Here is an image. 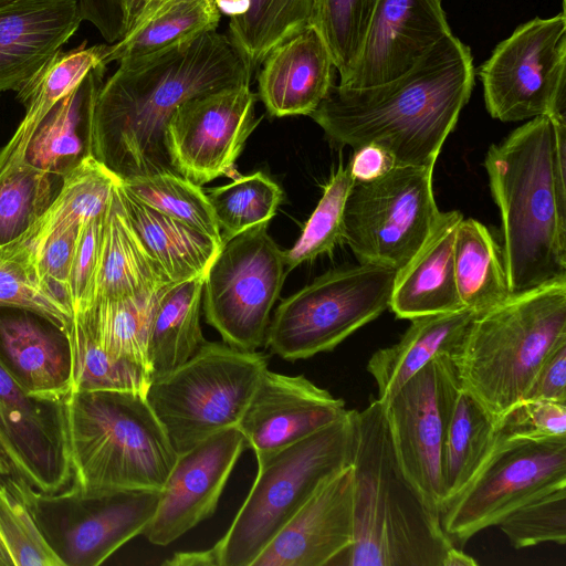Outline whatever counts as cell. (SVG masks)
Masks as SVG:
<instances>
[{"label":"cell","mask_w":566,"mask_h":566,"mask_svg":"<svg viewBox=\"0 0 566 566\" xmlns=\"http://www.w3.org/2000/svg\"><path fill=\"white\" fill-rule=\"evenodd\" d=\"M433 167L395 166L355 180L343 212L342 242L360 263L401 270L423 245L441 211L432 188Z\"/></svg>","instance_id":"30bf717a"},{"label":"cell","mask_w":566,"mask_h":566,"mask_svg":"<svg viewBox=\"0 0 566 566\" xmlns=\"http://www.w3.org/2000/svg\"><path fill=\"white\" fill-rule=\"evenodd\" d=\"M566 342V281L512 294L476 315L450 358L461 387L497 422Z\"/></svg>","instance_id":"5b68a950"},{"label":"cell","mask_w":566,"mask_h":566,"mask_svg":"<svg viewBox=\"0 0 566 566\" xmlns=\"http://www.w3.org/2000/svg\"><path fill=\"white\" fill-rule=\"evenodd\" d=\"M461 385L449 355H438L387 402L385 415L400 465L428 507L440 516L441 455Z\"/></svg>","instance_id":"9a60e30c"},{"label":"cell","mask_w":566,"mask_h":566,"mask_svg":"<svg viewBox=\"0 0 566 566\" xmlns=\"http://www.w3.org/2000/svg\"><path fill=\"white\" fill-rule=\"evenodd\" d=\"M8 1H12V0H0V3L8 2Z\"/></svg>","instance_id":"680465c9"},{"label":"cell","mask_w":566,"mask_h":566,"mask_svg":"<svg viewBox=\"0 0 566 566\" xmlns=\"http://www.w3.org/2000/svg\"><path fill=\"white\" fill-rule=\"evenodd\" d=\"M354 181L349 164L340 165L324 187L323 196L300 238L290 250L284 251L287 271L322 254L332 253L342 242L344 206Z\"/></svg>","instance_id":"60d3db41"},{"label":"cell","mask_w":566,"mask_h":566,"mask_svg":"<svg viewBox=\"0 0 566 566\" xmlns=\"http://www.w3.org/2000/svg\"><path fill=\"white\" fill-rule=\"evenodd\" d=\"M378 0H315L310 25L343 77L354 63Z\"/></svg>","instance_id":"b9f144b4"},{"label":"cell","mask_w":566,"mask_h":566,"mask_svg":"<svg viewBox=\"0 0 566 566\" xmlns=\"http://www.w3.org/2000/svg\"><path fill=\"white\" fill-rule=\"evenodd\" d=\"M504 438H566V403L549 400H522L497 422Z\"/></svg>","instance_id":"c3c4849f"},{"label":"cell","mask_w":566,"mask_h":566,"mask_svg":"<svg viewBox=\"0 0 566 566\" xmlns=\"http://www.w3.org/2000/svg\"><path fill=\"white\" fill-rule=\"evenodd\" d=\"M71 358V392L135 390L146 392L149 377L140 369L113 358L95 337L84 313H73L64 328Z\"/></svg>","instance_id":"74e56055"},{"label":"cell","mask_w":566,"mask_h":566,"mask_svg":"<svg viewBox=\"0 0 566 566\" xmlns=\"http://www.w3.org/2000/svg\"><path fill=\"white\" fill-rule=\"evenodd\" d=\"M61 178L60 190L38 220L21 235L0 245L4 254L33 270L50 235L62 228L82 226L104 213L120 181L92 155L84 156Z\"/></svg>","instance_id":"4316f807"},{"label":"cell","mask_w":566,"mask_h":566,"mask_svg":"<svg viewBox=\"0 0 566 566\" xmlns=\"http://www.w3.org/2000/svg\"><path fill=\"white\" fill-rule=\"evenodd\" d=\"M205 276L171 283L157 293L147 340L150 381L184 364L206 342L200 324Z\"/></svg>","instance_id":"4dcf8cb0"},{"label":"cell","mask_w":566,"mask_h":566,"mask_svg":"<svg viewBox=\"0 0 566 566\" xmlns=\"http://www.w3.org/2000/svg\"><path fill=\"white\" fill-rule=\"evenodd\" d=\"M258 73V95L275 117L310 116L334 84L329 51L310 24L274 46Z\"/></svg>","instance_id":"cb8c5ba5"},{"label":"cell","mask_w":566,"mask_h":566,"mask_svg":"<svg viewBox=\"0 0 566 566\" xmlns=\"http://www.w3.org/2000/svg\"><path fill=\"white\" fill-rule=\"evenodd\" d=\"M266 368L258 350L206 340L184 364L151 380L145 397L181 454L238 424Z\"/></svg>","instance_id":"ba28073f"},{"label":"cell","mask_w":566,"mask_h":566,"mask_svg":"<svg viewBox=\"0 0 566 566\" xmlns=\"http://www.w3.org/2000/svg\"><path fill=\"white\" fill-rule=\"evenodd\" d=\"M216 0H123L120 39L108 45L105 63H137L217 31Z\"/></svg>","instance_id":"d4e9b609"},{"label":"cell","mask_w":566,"mask_h":566,"mask_svg":"<svg viewBox=\"0 0 566 566\" xmlns=\"http://www.w3.org/2000/svg\"><path fill=\"white\" fill-rule=\"evenodd\" d=\"M206 193L223 242L251 228L269 223L283 198L279 185L262 171L239 176L232 182L211 188Z\"/></svg>","instance_id":"f35d334b"},{"label":"cell","mask_w":566,"mask_h":566,"mask_svg":"<svg viewBox=\"0 0 566 566\" xmlns=\"http://www.w3.org/2000/svg\"><path fill=\"white\" fill-rule=\"evenodd\" d=\"M563 485L566 438H504L497 433L485 462L443 509L440 522L452 543L462 546L517 507Z\"/></svg>","instance_id":"5bb4252c"},{"label":"cell","mask_w":566,"mask_h":566,"mask_svg":"<svg viewBox=\"0 0 566 566\" xmlns=\"http://www.w3.org/2000/svg\"><path fill=\"white\" fill-rule=\"evenodd\" d=\"M476 315L462 308L410 319L396 344L378 349L368 360L367 370L377 385V399L387 402L434 357L450 356Z\"/></svg>","instance_id":"83f0119b"},{"label":"cell","mask_w":566,"mask_h":566,"mask_svg":"<svg viewBox=\"0 0 566 566\" xmlns=\"http://www.w3.org/2000/svg\"><path fill=\"white\" fill-rule=\"evenodd\" d=\"M65 408L71 484L85 492H160L178 454L145 392H70Z\"/></svg>","instance_id":"8992f818"},{"label":"cell","mask_w":566,"mask_h":566,"mask_svg":"<svg viewBox=\"0 0 566 566\" xmlns=\"http://www.w3.org/2000/svg\"><path fill=\"white\" fill-rule=\"evenodd\" d=\"M352 465L327 479L251 566H328L353 541Z\"/></svg>","instance_id":"44dd1931"},{"label":"cell","mask_w":566,"mask_h":566,"mask_svg":"<svg viewBox=\"0 0 566 566\" xmlns=\"http://www.w3.org/2000/svg\"><path fill=\"white\" fill-rule=\"evenodd\" d=\"M315 0H249L247 11L230 17L229 38L256 71L277 44L310 24Z\"/></svg>","instance_id":"8d00e7d4"},{"label":"cell","mask_w":566,"mask_h":566,"mask_svg":"<svg viewBox=\"0 0 566 566\" xmlns=\"http://www.w3.org/2000/svg\"><path fill=\"white\" fill-rule=\"evenodd\" d=\"M522 400L566 403V342L560 343L548 354Z\"/></svg>","instance_id":"f907efd6"},{"label":"cell","mask_w":566,"mask_h":566,"mask_svg":"<svg viewBox=\"0 0 566 566\" xmlns=\"http://www.w3.org/2000/svg\"><path fill=\"white\" fill-rule=\"evenodd\" d=\"M80 228L73 226L53 232L34 262L39 279L67 306V281Z\"/></svg>","instance_id":"681fc988"},{"label":"cell","mask_w":566,"mask_h":566,"mask_svg":"<svg viewBox=\"0 0 566 566\" xmlns=\"http://www.w3.org/2000/svg\"><path fill=\"white\" fill-rule=\"evenodd\" d=\"M84 19L77 0L0 3V93L18 91L73 36Z\"/></svg>","instance_id":"7402d4cb"},{"label":"cell","mask_w":566,"mask_h":566,"mask_svg":"<svg viewBox=\"0 0 566 566\" xmlns=\"http://www.w3.org/2000/svg\"><path fill=\"white\" fill-rule=\"evenodd\" d=\"M0 308H20L46 317L61 328L72 312L29 265L12 259L0 248Z\"/></svg>","instance_id":"bcb514c9"},{"label":"cell","mask_w":566,"mask_h":566,"mask_svg":"<svg viewBox=\"0 0 566 566\" xmlns=\"http://www.w3.org/2000/svg\"><path fill=\"white\" fill-rule=\"evenodd\" d=\"M158 292L98 298L78 312L85 314L95 337L113 358L143 370L149 379L148 329Z\"/></svg>","instance_id":"d590c367"},{"label":"cell","mask_w":566,"mask_h":566,"mask_svg":"<svg viewBox=\"0 0 566 566\" xmlns=\"http://www.w3.org/2000/svg\"><path fill=\"white\" fill-rule=\"evenodd\" d=\"M450 33L441 0H378L359 52L338 85L365 88L391 82Z\"/></svg>","instance_id":"d6986e66"},{"label":"cell","mask_w":566,"mask_h":566,"mask_svg":"<svg viewBox=\"0 0 566 566\" xmlns=\"http://www.w3.org/2000/svg\"><path fill=\"white\" fill-rule=\"evenodd\" d=\"M396 274L371 263L324 273L280 303L264 345L291 361L333 350L389 307Z\"/></svg>","instance_id":"9c48e42d"},{"label":"cell","mask_w":566,"mask_h":566,"mask_svg":"<svg viewBox=\"0 0 566 566\" xmlns=\"http://www.w3.org/2000/svg\"><path fill=\"white\" fill-rule=\"evenodd\" d=\"M348 164L352 175L357 181L376 179L396 166L392 156L386 149L375 144H368L355 149L354 156Z\"/></svg>","instance_id":"816d5d0a"},{"label":"cell","mask_w":566,"mask_h":566,"mask_svg":"<svg viewBox=\"0 0 566 566\" xmlns=\"http://www.w3.org/2000/svg\"><path fill=\"white\" fill-rule=\"evenodd\" d=\"M0 536L13 566H64L45 541L11 475L0 482Z\"/></svg>","instance_id":"ee69618b"},{"label":"cell","mask_w":566,"mask_h":566,"mask_svg":"<svg viewBox=\"0 0 566 566\" xmlns=\"http://www.w3.org/2000/svg\"><path fill=\"white\" fill-rule=\"evenodd\" d=\"M216 4L220 12L235 17L247 11L249 0H216Z\"/></svg>","instance_id":"11a10c76"},{"label":"cell","mask_w":566,"mask_h":566,"mask_svg":"<svg viewBox=\"0 0 566 566\" xmlns=\"http://www.w3.org/2000/svg\"><path fill=\"white\" fill-rule=\"evenodd\" d=\"M252 70L228 34L212 31L154 57L118 64L101 86L87 125V154L120 180L177 174L165 130L188 99L241 84Z\"/></svg>","instance_id":"6da1fadb"},{"label":"cell","mask_w":566,"mask_h":566,"mask_svg":"<svg viewBox=\"0 0 566 566\" xmlns=\"http://www.w3.org/2000/svg\"><path fill=\"white\" fill-rule=\"evenodd\" d=\"M107 210L78 230L66 292L72 314L88 310L95 302Z\"/></svg>","instance_id":"7dc6e473"},{"label":"cell","mask_w":566,"mask_h":566,"mask_svg":"<svg viewBox=\"0 0 566 566\" xmlns=\"http://www.w3.org/2000/svg\"><path fill=\"white\" fill-rule=\"evenodd\" d=\"M485 107L501 122L565 115L566 10L520 24L479 67Z\"/></svg>","instance_id":"7c38bea8"},{"label":"cell","mask_w":566,"mask_h":566,"mask_svg":"<svg viewBox=\"0 0 566 566\" xmlns=\"http://www.w3.org/2000/svg\"><path fill=\"white\" fill-rule=\"evenodd\" d=\"M496 439L495 420L467 390L460 387L442 446L441 512L471 482L491 453Z\"/></svg>","instance_id":"836d02e7"},{"label":"cell","mask_w":566,"mask_h":566,"mask_svg":"<svg viewBox=\"0 0 566 566\" xmlns=\"http://www.w3.org/2000/svg\"><path fill=\"white\" fill-rule=\"evenodd\" d=\"M117 186L106 216L95 301L155 293L172 283L132 229Z\"/></svg>","instance_id":"d6a6232c"},{"label":"cell","mask_w":566,"mask_h":566,"mask_svg":"<svg viewBox=\"0 0 566 566\" xmlns=\"http://www.w3.org/2000/svg\"><path fill=\"white\" fill-rule=\"evenodd\" d=\"M117 193L135 234L172 283L206 275L223 243L143 203L120 181Z\"/></svg>","instance_id":"f1b7e54d"},{"label":"cell","mask_w":566,"mask_h":566,"mask_svg":"<svg viewBox=\"0 0 566 566\" xmlns=\"http://www.w3.org/2000/svg\"><path fill=\"white\" fill-rule=\"evenodd\" d=\"M143 203L223 243L207 193L179 174L163 172L120 180Z\"/></svg>","instance_id":"ab89813d"},{"label":"cell","mask_w":566,"mask_h":566,"mask_svg":"<svg viewBox=\"0 0 566 566\" xmlns=\"http://www.w3.org/2000/svg\"><path fill=\"white\" fill-rule=\"evenodd\" d=\"M357 410L256 459L255 480L227 533L213 545L219 566H251L274 535L335 473L352 465Z\"/></svg>","instance_id":"52a82bcc"},{"label":"cell","mask_w":566,"mask_h":566,"mask_svg":"<svg viewBox=\"0 0 566 566\" xmlns=\"http://www.w3.org/2000/svg\"><path fill=\"white\" fill-rule=\"evenodd\" d=\"M106 63L94 67L72 92L48 114L25 150V161L53 176L62 177L87 154L86 136L78 130L88 118L104 83Z\"/></svg>","instance_id":"1f68e13d"},{"label":"cell","mask_w":566,"mask_h":566,"mask_svg":"<svg viewBox=\"0 0 566 566\" xmlns=\"http://www.w3.org/2000/svg\"><path fill=\"white\" fill-rule=\"evenodd\" d=\"M0 566H13L11 555L0 536Z\"/></svg>","instance_id":"9f6ffc18"},{"label":"cell","mask_w":566,"mask_h":566,"mask_svg":"<svg viewBox=\"0 0 566 566\" xmlns=\"http://www.w3.org/2000/svg\"><path fill=\"white\" fill-rule=\"evenodd\" d=\"M511 294L566 281V115L538 116L484 160Z\"/></svg>","instance_id":"3957f363"},{"label":"cell","mask_w":566,"mask_h":566,"mask_svg":"<svg viewBox=\"0 0 566 566\" xmlns=\"http://www.w3.org/2000/svg\"><path fill=\"white\" fill-rule=\"evenodd\" d=\"M108 45H82L59 51L18 91L17 98L25 113L9 142L0 149V179L25 161V150L33 134L53 107L101 63Z\"/></svg>","instance_id":"f546056e"},{"label":"cell","mask_w":566,"mask_h":566,"mask_svg":"<svg viewBox=\"0 0 566 566\" xmlns=\"http://www.w3.org/2000/svg\"><path fill=\"white\" fill-rule=\"evenodd\" d=\"M453 258L457 291L464 308L480 315L512 295L501 249L478 220L460 221Z\"/></svg>","instance_id":"e575fe53"},{"label":"cell","mask_w":566,"mask_h":566,"mask_svg":"<svg viewBox=\"0 0 566 566\" xmlns=\"http://www.w3.org/2000/svg\"><path fill=\"white\" fill-rule=\"evenodd\" d=\"M0 364L33 397L61 400L71 392L67 336L34 312L0 308Z\"/></svg>","instance_id":"603a6c76"},{"label":"cell","mask_w":566,"mask_h":566,"mask_svg":"<svg viewBox=\"0 0 566 566\" xmlns=\"http://www.w3.org/2000/svg\"><path fill=\"white\" fill-rule=\"evenodd\" d=\"M512 546L566 543V485L554 489L507 514L499 524Z\"/></svg>","instance_id":"f6af8a7d"},{"label":"cell","mask_w":566,"mask_h":566,"mask_svg":"<svg viewBox=\"0 0 566 566\" xmlns=\"http://www.w3.org/2000/svg\"><path fill=\"white\" fill-rule=\"evenodd\" d=\"M463 216L441 212L430 235L415 256L397 272L389 307L399 318L464 308L455 284L454 241Z\"/></svg>","instance_id":"484cf974"},{"label":"cell","mask_w":566,"mask_h":566,"mask_svg":"<svg viewBox=\"0 0 566 566\" xmlns=\"http://www.w3.org/2000/svg\"><path fill=\"white\" fill-rule=\"evenodd\" d=\"M245 447L243 434L230 427L178 454L143 535L166 546L212 516Z\"/></svg>","instance_id":"ac0fdd59"},{"label":"cell","mask_w":566,"mask_h":566,"mask_svg":"<svg viewBox=\"0 0 566 566\" xmlns=\"http://www.w3.org/2000/svg\"><path fill=\"white\" fill-rule=\"evenodd\" d=\"M471 50L452 33L410 71L377 86L333 84L310 115L337 146L386 149L396 166L433 167L474 85Z\"/></svg>","instance_id":"7a4b0ae2"},{"label":"cell","mask_w":566,"mask_h":566,"mask_svg":"<svg viewBox=\"0 0 566 566\" xmlns=\"http://www.w3.org/2000/svg\"><path fill=\"white\" fill-rule=\"evenodd\" d=\"M250 85L207 93L176 108L165 146L177 174L199 186L221 176L234 178L235 161L261 120Z\"/></svg>","instance_id":"2e32d148"},{"label":"cell","mask_w":566,"mask_h":566,"mask_svg":"<svg viewBox=\"0 0 566 566\" xmlns=\"http://www.w3.org/2000/svg\"><path fill=\"white\" fill-rule=\"evenodd\" d=\"M65 399L29 395L0 364V453L12 476L44 493L72 481Z\"/></svg>","instance_id":"e0dca14e"},{"label":"cell","mask_w":566,"mask_h":566,"mask_svg":"<svg viewBox=\"0 0 566 566\" xmlns=\"http://www.w3.org/2000/svg\"><path fill=\"white\" fill-rule=\"evenodd\" d=\"M9 475H11V469L6 459L0 453V482Z\"/></svg>","instance_id":"6f0895ef"},{"label":"cell","mask_w":566,"mask_h":566,"mask_svg":"<svg viewBox=\"0 0 566 566\" xmlns=\"http://www.w3.org/2000/svg\"><path fill=\"white\" fill-rule=\"evenodd\" d=\"M268 224L223 242L205 276L207 323L224 343L245 350L264 345L270 313L289 272L284 251L268 233Z\"/></svg>","instance_id":"4fadbf2b"},{"label":"cell","mask_w":566,"mask_h":566,"mask_svg":"<svg viewBox=\"0 0 566 566\" xmlns=\"http://www.w3.org/2000/svg\"><path fill=\"white\" fill-rule=\"evenodd\" d=\"M45 541L64 566H96L153 518L160 492L126 490L85 492L71 484L40 492L12 476Z\"/></svg>","instance_id":"8fae6325"},{"label":"cell","mask_w":566,"mask_h":566,"mask_svg":"<svg viewBox=\"0 0 566 566\" xmlns=\"http://www.w3.org/2000/svg\"><path fill=\"white\" fill-rule=\"evenodd\" d=\"M352 468L353 541L328 566H442L454 544L405 474L377 398L357 411Z\"/></svg>","instance_id":"277c9868"},{"label":"cell","mask_w":566,"mask_h":566,"mask_svg":"<svg viewBox=\"0 0 566 566\" xmlns=\"http://www.w3.org/2000/svg\"><path fill=\"white\" fill-rule=\"evenodd\" d=\"M346 411L344 400L304 375L266 368L235 427L259 459L314 433Z\"/></svg>","instance_id":"ffe728a7"},{"label":"cell","mask_w":566,"mask_h":566,"mask_svg":"<svg viewBox=\"0 0 566 566\" xmlns=\"http://www.w3.org/2000/svg\"><path fill=\"white\" fill-rule=\"evenodd\" d=\"M476 562L454 545L448 553L442 566H474Z\"/></svg>","instance_id":"db71d44e"},{"label":"cell","mask_w":566,"mask_h":566,"mask_svg":"<svg viewBox=\"0 0 566 566\" xmlns=\"http://www.w3.org/2000/svg\"><path fill=\"white\" fill-rule=\"evenodd\" d=\"M52 176L24 161L0 179V245L21 235L55 196Z\"/></svg>","instance_id":"7bdbcfd3"},{"label":"cell","mask_w":566,"mask_h":566,"mask_svg":"<svg viewBox=\"0 0 566 566\" xmlns=\"http://www.w3.org/2000/svg\"><path fill=\"white\" fill-rule=\"evenodd\" d=\"M163 565L169 566H219L213 547L203 551L174 554Z\"/></svg>","instance_id":"f5cc1de1"}]
</instances>
